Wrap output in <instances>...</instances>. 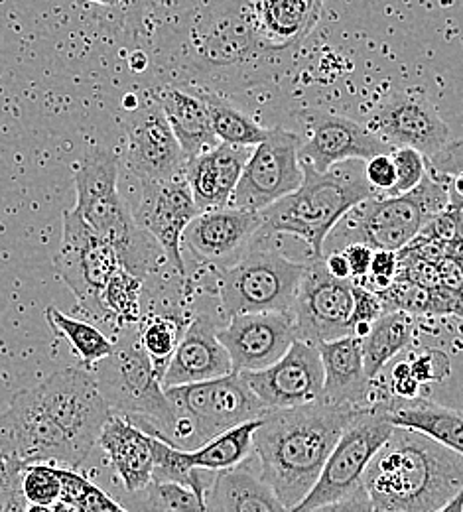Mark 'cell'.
Wrapping results in <instances>:
<instances>
[{"instance_id": "10", "label": "cell", "mask_w": 463, "mask_h": 512, "mask_svg": "<svg viewBox=\"0 0 463 512\" xmlns=\"http://www.w3.org/2000/svg\"><path fill=\"white\" fill-rule=\"evenodd\" d=\"M393 430L395 428L385 420L373 402L359 408L331 449L316 485L304 497V501L290 512L308 511L357 491L367 465L391 438Z\"/></svg>"}, {"instance_id": "2", "label": "cell", "mask_w": 463, "mask_h": 512, "mask_svg": "<svg viewBox=\"0 0 463 512\" xmlns=\"http://www.w3.org/2000/svg\"><path fill=\"white\" fill-rule=\"evenodd\" d=\"M359 408L363 406L314 402L266 410L253 434V453L261 463L259 477L288 511L312 491L331 449Z\"/></svg>"}, {"instance_id": "6", "label": "cell", "mask_w": 463, "mask_h": 512, "mask_svg": "<svg viewBox=\"0 0 463 512\" xmlns=\"http://www.w3.org/2000/svg\"><path fill=\"white\" fill-rule=\"evenodd\" d=\"M460 182L426 170L420 186L406 195L383 197L377 193L357 203L331 229L326 239L330 253L349 245H363L371 251H402L434 215L462 193Z\"/></svg>"}, {"instance_id": "42", "label": "cell", "mask_w": 463, "mask_h": 512, "mask_svg": "<svg viewBox=\"0 0 463 512\" xmlns=\"http://www.w3.org/2000/svg\"><path fill=\"white\" fill-rule=\"evenodd\" d=\"M24 465L6 457H0V512H24L26 501L22 497L20 479Z\"/></svg>"}, {"instance_id": "54", "label": "cell", "mask_w": 463, "mask_h": 512, "mask_svg": "<svg viewBox=\"0 0 463 512\" xmlns=\"http://www.w3.org/2000/svg\"><path fill=\"white\" fill-rule=\"evenodd\" d=\"M24 512H56L52 507H40V505H26Z\"/></svg>"}, {"instance_id": "15", "label": "cell", "mask_w": 463, "mask_h": 512, "mask_svg": "<svg viewBox=\"0 0 463 512\" xmlns=\"http://www.w3.org/2000/svg\"><path fill=\"white\" fill-rule=\"evenodd\" d=\"M300 123L306 136H300L298 158L316 172H328L333 166L351 160L367 162L393 150L365 125L328 111L308 109L300 113Z\"/></svg>"}, {"instance_id": "14", "label": "cell", "mask_w": 463, "mask_h": 512, "mask_svg": "<svg viewBox=\"0 0 463 512\" xmlns=\"http://www.w3.org/2000/svg\"><path fill=\"white\" fill-rule=\"evenodd\" d=\"M125 166L140 182H170L184 178L186 158L154 95L138 101L125 121Z\"/></svg>"}, {"instance_id": "26", "label": "cell", "mask_w": 463, "mask_h": 512, "mask_svg": "<svg viewBox=\"0 0 463 512\" xmlns=\"http://www.w3.org/2000/svg\"><path fill=\"white\" fill-rule=\"evenodd\" d=\"M205 512H290L265 481L243 465L215 473L207 493Z\"/></svg>"}, {"instance_id": "39", "label": "cell", "mask_w": 463, "mask_h": 512, "mask_svg": "<svg viewBox=\"0 0 463 512\" xmlns=\"http://www.w3.org/2000/svg\"><path fill=\"white\" fill-rule=\"evenodd\" d=\"M20 489H22V497L28 505H40V507L56 505L62 495L58 467L48 465V463L24 465Z\"/></svg>"}, {"instance_id": "45", "label": "cell", "mask_w": 463, "mask_h": 512, "mask_svg": "<svg viewBox=\"0 0 463 512\" xmlns=\"http://www.w3.org/2000/svg\"><path fill=\"white\" fill-rule=\"evenodd\" d=\"M351 296H353V310H351V329L353 325L359 323H373L381 318L383 314V306L377 298V294L367 288L363 282H353L351 288Z\"/></svg>"}, {"instance_id": "36", "label": "cell", "mask_w": 463, "mask_h": 512, "mask_svg": "<svg viewBox=\"0 0 463 512\" xmlns=\"http://www.w3.org/2000/svg\"><path fill=\"white\" fill-rule=\"evenodd\" d=\"M142 284L144 282L140 278H136L125 268H119L101 292V306L105 318L107 321H115L121 331L134 327L142 318Z\"/></svg>"}, {"instance_id": "8", "label": "cell", "mask_w": 463, "mask_h": 512, "mask_svg": "<svg viewBox=\"0 0 463 512\" xmlns=\"http://www.w3.org/2000/svg\"><path fill=\"white\" fill-rule=\"evenodd\" d=\"M174 408L170 446L192 451L215 436L241 424L259 420L266 408L241 375H227L207 383L166 388Z\"/></svg>"}, {"instance_id": "9", "label": "cell", "mask_w": 463, "mask_h": 512, "mask_svg": "<svg viewBox=\"0 0 463 512\" xmlns=\"http://www.w3.org/2000/svg\"><path fill=\"white\" fill-rule=\"evenodd\" d=\"M306 262H294L280 251L251 243L235 264L217 270V292L227 318L239 314L290 312Z\"/></svg>"}, {"instance_id": "27", "label": "cell", "mask_w": 463, "mask_h": 512, "mask_svg": "<svg viewBox=\"0 0 463 512\" xmlns=\"http://www.w3.org/2000/svg\"><path fill=\"white\" fill-rule=\"evenodd\" d=\"M154 99L158 101L172 128L186 162L219 144L201 97L176 87H168L156 93Z\"/></svg>"}, {"instance_id": "40", "label": "cell", "mask_w": 463, "mask_h": 512, "mask_svg": "<svg viewBox=\"0 0 463 512\" xmlns=\"http://www.w3.org/2000/svg\"><path fill=\"white\" fill-rule=\"evenodd\" d=\"M422 243L462 245V193L456 195L446 209L434 215L408 245Z\"/></svg>"}, {"instance_id": "5", "label": "cell", "mask_w": 463, "mask_h": 512, "mask_svg": "<svg viewBox=\"0 0 463 512\" xmlns=\"http://www.w3.org/2000/svg\"><path fill=\"white\" fill-rule=\"evenodd\" d=\"M373 195L377 192L367 184L363 166L357 160L341 162L328 172H316L312 166L302 164L300 188L259 213V235H294L308 245L312 258H320L337 221L351 207Z\"/></svg>"}, {"instance_id": "46", "label": "cell", "mask_w": 463, "mask_h": 512, "mask_svg": "<svg viewBox=\"0 0 463 512\" xmlns=\"http://www.w3.org/2000/svg\"><path fill=\"white\" fill-rule=\"evenodd\" d=\"M363 172L367 184L379 195L389 192L395 186V166L391 160V152L369 158L363 164Z\"/></svg>"}, {"instance_id": "44", "label": "cell", "mask_w": 463, "mask_h": 512, "mask_svg": "<svg viewBox=\"0 0 463 512\" xmlns=\"http://www.w3.org/2000/svg\"><path fill=\"white\" fill-rule=\"evenodd\" d=\"M424 162H426V170L436 176L462 180V142L450 140L432 158H424Z\"/></svg>"}, {"instance_id": "30", "label": "cell", "mask_w": 463, "mask_h": 512, "mask_svg": "<svg viewBox=\"0 0 463 512\" xmlns=\"http://www.w3.org/2000/svg\"><path fill=\"white\" fill-rule=\"evenodd\" d=\"M192 318H186L182 308H168L162 312H154L148 318H140L134 325L136 339L144 355L150 359L154 373L162 381L174 351Z\"/></svg>"}, {"instance_id": "50", "label": "cell", "mask_w": 463, "mask_h": 512, "mask_svg": "<svg viewBox=\"0 0 463 512\" xmlns=\"http://www.w3.org/2000/svg\"><path fill=\"white\" fill-rule=\"evenodd\" d=\"M397 266V253H393V251H373L371 264H369V276H367V278H387V280H395Z\"/></svg>"}, {"instance_id": "48", "label": "cell", "mask_w": 463, "mask_h": 512, "mask_svg": "<svg viewBox=\"0 0 463 512\" xmlns=\"http://www.w3.org/2000/svg\"><path fill=\"white\" fill-rule=\"evenodd\" d=\"M300 512H373V505H371L367 493L363 491V487H359L357 491H353L351 495H347L343 499Z\"/></svg>"}, {"instance_id": "47", "label": "cell", "mask_w": 463, "mask_h": 512, "mask_svg": "<svg viewBox=\"0 0 463 512\" xmlns=\"http://www.w3.org/2000/svg\"><path fill=\"white\" fill-rule=\"evenodd\" d=\"M438 272V288L462 296V255L444 256L440 262H436Z\"/></svg>"}, {"instance_id": "4", "label": "cell", "mask_w": 463, "mask_h": 512, "mask_svg": "<svg viewBox=\"0 0 463 512\" xmlns=\"http://www.w3.org/2000/svg\"><path fill=\"white\" fill-rule=\"evenodd\" d=\"M121 158L103 146L91 148L77 164L73 211L117 253L121 268L144 282L166 260L160 247L136 225L119 193Z\"/></svg>"}, {"instance_id": "53", "label": "cell", "mask_w": 463, "mask_h": 512, "mask_svg": "<svg viewBox=\"0 0 463 512\" xmlns=\"http://www.w3.org/2000/svg\"><path fill=\"white\" fill-rule=\"evenodd\" d=\"M131 67H133L134 71H142L144 67H146V58H144V54L142 52H136L133 58H131Z\"/></svg>"}, {"instance_id": "1", "label": "cell", "mask_w": 463, "mask_h": 512, "mask_svg": "<svg viewBox=\"0 0 463 512\" xmlns=\"http://www.w3.org/2000/svg\"><path fill=\"white\" fill-rule=\"evenodd\" d=\"M109 416L93 373L62 369L20 390L0 412V457L75 471L97 446Z\"/></svg>"}, {"instance_id": "33", "label": "cell", "mask_w": 463, "mask_h": 512, "mask_svg": "<svg viewBox=\"0 0 463 512\" xmlns=\"http://www.w3.org/2000/svg\"><path fill=\"white\" fill-rule=\"evenodd\" d=\"M46 320L50 323L52 331L73 349V353L79 357L87 371H93L95 365L107 359L115 349V341L109 339L91 321L75 320L60 312L58 308H48Z\"/></svg>"}, {"instance_id": "23", "label": "cell", "mask_w": 463, "mask_h": 512, "mask_svg": "<svg viewBox=\"0 0 463 512\" xmlns=\"http://www.w3.org/2000/svg\"><path fill=\"white\" fill-rule=\"evenodd\" d=\"M393 428L416 432L456 453L463 451V418L460 410L428 398H398L393 394L371 400Z\"/></svg>"}, {"instance_id": "31", "label": "cell", "mask_w": 463, "mask_h": 512, "mask_svg": "<svg viewBox=\"0 0 463 512\" xmlns=\"http://www.w3.org/2000/svg\"><path fill=\"white\" fill-rule=\"evenodd\" d=\"M383 314L385 312H402L408 316H458L462 314V296L450 294L442 288H422L406 280H393L381 292H375Z\"/></svg>"}, {"instance_id": "34", "label": "cell", "mask_w": 463, "mask_h": 512, "mask_svg": "<svg viewBox=\"0 0 463 512\" xmlns=\"http://www.w3.org/2000/svg\"><path fill=\"white\" fill-rule=\"evenodd\" d=\"M215 473L190 465L186 451L152 438V483H176L192 489L205 503V493Z\"/></svg>"}, {"instance_id": "16", "label": "cell", "mask_w": 463, "mask_h": 512, "mask_svg": "<svg viewBox=\"0 0 463 512\" xmlns=\"http://www.w3.org/2000/svg\"><path fill=\"white\" fill-rule=\"evenodd\" d=\"M140 186L142 193L134 209V221L160 247L166 262H170L186 282L182 235L201 211L184 178L170 182H140Z\"/></svg>"}, {"instance_id": "13", "label": "cell", "mask_w": 463, "mask_h": 512, "mask_svg": "<svg viewBox=\"0 0 463 512\" xmlns=\"http://www.w3.org/2000/svg\"><path fill=\"white\" fill-rule=\"evenodd\" d=\"M351 288L353 280L331 276L326 270L324 256L310 258L290 310L296 339L320 345L351 335Z\"/></svg>"}, {"instance_id": "7", "label": "cell", "mask_w": 463, "mask_h": 512, "mask_svg": "<svg viewBox=\"0 0 463 512\" xmlns=\"http://www.w3.org/2000/svg\"><path fill=\"white\" fill-rule=\"evenodd\" d=\"M113 353L91 371L111 414L127 418L150 438L170 444L174 408L150 359L138 345L134 327L119 331Z\"/></svg>"}, {"instance_id": "55", "label": "cell", "mask_w": 463, "mask_h": 512, "mask_svg": "<svg viewBox=\"0 0 463 512\" xmlns=\"http://www.w3.org/2000/svg\"><path fill=\"white\" fill-rule=\"evenodd\" d=\"M91 2H97V4H117V2H123V0H91Z\"/></svg>"}, {"instance_id": "51", "label": "cell", "mask_w": 463, "mask_h": 512, "mask_svg": "<svg viewBox=\"0 0 463 512\" xmlns=\"http://www.w3.org/2000/svg\"><path fill=\"white\" fill-rule=\"evenodd\" d=\"M393 396H398V398L418 396V383L412 377L408 363H400L393 371Z\"/></svg>"}, {"instance_id": "57", "label": "cell", "mask_w": 463, "mask_h": 512, "mask_svg": "<svg viewBox=\"0 0 463 512\" xmlns=\"http://www.w3.org/2000/svg\"><path fill=\"white\" fill-rule=\"evenodd\" d=\"M373 512H375V511H373Z\"/></svg>"}, {"instance_id": "11", "label": "cell", "mask_w": 463, "mask_h": 512, "mask_svg": "<svg viewBox=\"0 0 463 512\" xmlns=\"http://www.w3.org/2000/svg\"><path fill=\"white\" fill-rule=\"evenodd\" d=\"M54 268L77 298L79 310L93 320L107 321L101 292L121 264L115 249L73 209L64 213V235L54 256Z\"/></svg>"}, {"instance_id": "37", "label": "cell", "mask_w": 463, "mask_h": 512, "mask_svg": "<svg viewBox=\"0 0 463 512\" xmlns=\"http://www.w3.org/2000/svg\"><path fill=\"white\" fill-rule=\"evenodd\" d=\"M60 483H62V495L60 501L73 507L77 512H131L119 505L109 493H105L101 487H97L87 477L79 475L73 469L58 467Z\"/></svg>"}, {"instance_id": "19", "label": "cell", "mask_w": 463, "mask_h": 512, "mask_svg": "<svg viewBox=\"0 0 463 512\" xmlns=\"http://www.w3.org/2000/svg\"><path fill=\"white\" fill-rule=\"evenodd\" d=\"M217 339L231 359L235 375L255 373L274 365L296 341L290 312L239 314L217 329Z\"/></svg>"}, {"instance_id": "22", "label": "cell", "mask_w": 463, "mask_h": 512, "mask_svg": "<svg viewBox=\"0 0 463 512\" xmlns=\"http://www.w3.org/2000/svg\"><path fill=\"white\" fill-rule=\"evenodd\" d=\"M251 148L219 142L186 162L184 180L199 211L227 207L249 160Z\"/></svg>"}, {"instance_id": "32", "label": "cell", "mask_w": 463, "mask_h": 512, "mask_svg": "<svg viewBox=\"0 0 463 512\" xmlns=\"http://www.w3.org/2000/svg\"><path fill=\"white\" fill-rule=\"evenodd\" d=\"M259 422L261 418L241 424L233 430L215 436L198 449L186 451L190 465L209 473H219L243 465V461L253 453V434Z\"/></svg>"}, {"instance_id": "21", "label": "cell", "mask_w": 463, "mask_h": 512, "mask_svg": "<svg viewBox=\"0 0 463 512\" xmlns=\"http://www.w3.org/2000/svg\"><path fill=\"white\" fill-rule=\"evenodd\" d=\"M217 329V323L207 314H198L190 320L162 377L164 390L207 383L233 373L231 359L217 339Z\"/></svg>"}, {"instance_id": "20", "label": "cell", "mask_w": 463, "mask_h": 512, "mask_svg": "<svg viewBox=\"0 0 463 512\" xmlns=\"http://www.w3.org/2000/svg\"><path fill=\"white\" fill-rule=\"evenodd\" d=\"M261 215L237 207L201 211L184 229L182 247L217 270L235 264L259 237Z\"/></svg>"}, {"instance_id": "43", "label": "cell", "mask_w": 463, "mask_h": 512, "mask_svg": "<svg viewBox=\"0 0 463 512\" xmlns=\"http://www.w3.org/2000/svg\"><path fill=\"white\" fill-rule=\"evenodd\" d=\"M408 369L418 384L426 381H440L446 373H450V359L442 351L420 349L414 355V361L408 363Z\"/></svg>"}, {"instance_id": "29", "label": "cell", "mask_w": 463, "mask_h": 512, "mask_svg": "<svg viewBox=\"0 0 463 512\" xmlns=\"http://www.w3.org/2000/svg\"><path fill=\"white\" fill-rule=\"evenodd\" d=\"M320 0H257L261 34L274 46H290L310 32L320 14Z\"/></svg>"}, {"instance_id": "38", "label": "cell", "mask_w": 463, "mask_h": 512, "mask_svg": "<svg viewBox=\"0 0 463 512\" xmlns=\"http://www.w3.org/2000/svg\"><path fill=\"white\" fill-rule=\"evenodd\" d=\"M134 505L156 512H205V503L192 489L176 483H150L134 493Z\"/></svg>"}, {"instance_id": "18", "label": "cell", "mask_w": 463, "mask_h": 512, "mask_svg": "<svg viewBox=\"0 0 463 512\" xmlns=\"http://www.w3.org/2000/svg\"><path fill=\"white\" fill-rule=\"evenodd\" d=\"M241 377L266 410L320 402L324 388V367L316 345L298 339L274 365L255 373H241Z\"/></svg>"}, {"instance_id": "25", "label": "cell", "mask_w": 463, "mask_h": 512, "mask_svg": "<svg viewBox=\"0 0 463 512\" xmlns=\"http://www.w3.org/2000/svg\"><path fill=\"white\" fill-rule=\"evenodd\" d=\"M97 446L103 449L127 493H140L152 483V438L127 418L111 414L99 434Z\"/></svg>"}, {"instance_id": "56", "label": "cell", "mask_w": 463, "mask_h": 512, "mask_svg": "<svg viewBox=\"0 0 463 512\" xmlns=\"http://www.w3.org/2000/svg\"><path fill=\"white\" fill-rule=\"evenodd\" d=\"M134 512H156V511H150V509H146V507H138V505H134Z\"/></svg>"}, {"instance_id": "24", "label": "cell", "mask_w": 463, "mask_h": 512, "mask_svg": "<svg viewBox=\"0 0 463 512\" xmlns=\"http://www.w3.org/2000/svg\"><path fill=\"white\" fill-rule=\"evenodd\" d=\"M322 367L324 388L320 402L326 404H371V381L365 377L361 341L353 335L316 345Z\"/></svg>"}, {"instance_id": "28", "label": "cell", "mask_w": 463, "mask_h": 512, "mask_svg": "<svg viewBox=\"0 0 463 512\" xmlns=\"http://www.w3.org/2000/svg\"><path fill=\"white\" fill-rule=\"evenodd\" d=\"M416 333L414 318L402 312H385L379 320L371 323L369 333L361 339V357L365 377L373 383L381 377L385 367L404 353Z\"/></svg>"}, {"instance_id": "35", "label": "cell", "mask_w": 463, "mask_h": 512, "mask_svg": "<svg viewBox=\"0 0 463 512\" xmlns=\"http://www.w3.org/2000/svg\"><path fill=\"white\" fill-rule=\"evenodd\" d=\"M201 99L207 107L211 128L219 142L229 144V146L251 148L265 140L268 128L261 127L251 117L237 111L233 105H229L223 99H219L217 95H209V93L203 95Z\"/></svg>"}, {"instance_id": "17", "label": "cell", "mask_w": 463, "mask_h": 512, "mask_svg": "<svg viewBox=\"0 0 463 512\" xmlns=\"http://www.w3.org/2000/svg\"><path fill=\"white\" fill-rule=\"evenodd\" d=\"M365 127L391 148H412L424 158H432L452 140L450 127L436 107L416 91L387 97L369 115Z\"/></svg>"}, {"instance_id": "41", "label": "cell", "mask_w": 463, "mask_h": 512, "mask_svg": "<svg viewBox=\"0 0 463 512\" xmlns=\"http://www.w3.org/2000/svg\"><path fill=\"white\" fill-rule=\"evenodd\" d=\"M391 160L395 166V186L383 197H400L416 190L426 176L424 156L412 148H393Z\"/></svg>"}, {"instance_id": "52", "label": "cell", "mask_w": 463, "mask_h": 512, "mask_svg": "<svg viewBox=\"0 0 463 512\" xmlns=\"http://www.w3.org/2000/svg\"><path fill=\"white\" fill-rule=\"evenodd\" d=\"M324 264H326V270L330 272L333 278L351 280L349 264H347V260H345V256H343L341 251H331L328 255H324Z\"/></svg>"}, {"instance_id": "49", "label": "cell", "mask_w": 463, "mask_h": 512, "mask_svg": "<svg viewBox=\"0 0 463 512\" xmlns=\"http://www.w3.org/2000/svg\"><path fill=\"white\" fill-rule=\"evenodd\" d=\"M341 253L349 264V274H351L353 282H361L369 276V264H371V255H373L371 249H367L363 245H349Z\"/></svg>"}, {"instance_id": "12", "label": "cell", "mask_w": 463, "mask_h": 512, "mask_svg": "<svg viewBox=\"0 0 463 512\" xmlns=\"http://www.w3.org/2000/svg\"><path fill=\"white\" fill-rule=\"evenodd\" d=\"M300 134L284 128H268L265 140L251 150L229 207L261 213L302 184L298 158Z\"/></svg>"}, {"instance_id": "3", "label": "cell", "mask_w": 463, "mask_h": 512, "mask_svg": "<svg viewBox=\"0 0 463 512\" xmlns=\"http://www.w3.org/2000/svg\"><path fill=\"white\" fill-rule=\"evenodd\" d=\"M361 487L375 512H436L463 491V457L395 428L367 465Z\"/></svg>"}]
</instances>
